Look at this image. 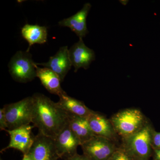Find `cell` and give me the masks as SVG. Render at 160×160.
Returning <instances> with one entry per match:
<instances>
[{
	"label": "cell",
	"instance_id": "6da1fadb",
	"mask_svg": "<svg viewBox=\"0 0 160 160\" xmlns=\"http://www.w3.org/2000/svg\"><path fill=\"white\" fill-rule=\"evenodd\" d=\"M32 123L39 132L55 139L68 124V114L49 98L35 93Z\"/></svg>",
	"mask_w": 160,
	"mask_h": 160
},
{
	"label": "cell",
	"instance_id": "7a4b0ae2",
	"mask_svg": "<svg viewBox=\"0 0 160 160\" xmlns=\"http://www.w3.org/2000/svg\"><path fill=\"white\" fill-rule=\"evenodd\" d=\"M110 120L117 133L122 139L139 131L148 121L142 112L136 108L120 111L112 116Z\"/></svg>",
	"mask_w": 160,
	"mask_h": 160
},
{
	"label": "cell",
	"instance_id": "3957f363",
	"mask_svg": "<svg viewBox=\"0 0 160 160\" xmlns=\"http://www.w3.org/2000/svg\"><path fill=\"white\" fill-rule=\"evenodd\" d=\"M153 129L149 122L139 131L122 139V145L135 160H149L152 153V134Z\"/></svg>",
	"mask_w": 160,
	"mask_h": 160
},
{
	"label": "cell",
	"instance_id": "277c9868",
	"mask_svg": "<svg viewBox=\"0 0 160 160\" xmlns=\"http://www.w3.org/2000/svg\"><path fill=\"white\" fill-rule=\"evenodd\" d=\"M8 125L12 130L32 123L33 101L32 97L25 98L3 107Z\"/></svg>",
	"mask_w": 160,
	"mask_h": 160
},
{
	"label": "cell",
	"instance_id": "5b68a950",
	"mask_svg": "<svg viewBox=\"0 0 160 160\" xmlns=\"http://www.w3.org/2000/svg\"><path fill=\"white\" fill-rule=\"evenodd\" d=\"M36 64L28 51H19L9 63V71L12 78L21 83L30 82L37 77Z\"/></svg>",
	"mask_w": 160,
	"mask_h": 160
},
{
	"label": "cell",
	"instance_id": "8992f818",
	"mask_svg": "<svg viewBox=\"0 0 160 160\" xmlns=\"http://www.w3.org/2000/svg\"><path fill=\"white\" fill-rule=\"evenodd\" d=\"M81 146L83 154L90 160H109L118 147L115 142L95 135Z\"/></svg>",
	"mask_w": 160,
	"mask_h": 160
},
{
	"label": "cell",
	"instance_id": "52a82bcc",
	"mask_svg": "<svg viewBox=\"0 0 160 160\" xmlns=\"http://www.w3.org/2000/svg\"><path fill=\"white\" fill-rule=\"evenodd\" d=\"M27 154L33 160H58V154L54 140L38 132Z\"/></svg>",
	"mask_w": 160,
	"mask_h": 160
},
{
	"label": "cell",
	"instance_id": "ba28073f",
	"mask_svg": "<svg viewBox=\"0 0 160 160\" xmlns=\"http://www.w3.org/2000/svg\"><path fill=\"white\" fill-rule=\"evenodd\" d=\"M34 126L30 125L22 126L12 130L7 129L10 136V142L8 146L2 150L1 152L9 149H17L27 154L34 142L35 137L32 134V129Z\"/></svg>",
	"mask_w": 160,
	"mask_h": 160
},
{
	"label": "cell",
	"instance_id": "9c48e42d",
	"mask_svg": "<svg viewBox=\"0 0 160 160\" xmlns=\"http://www.w3.org/2000/svg\"><path fill=\"white\" fill-rule=\"evenodd\" d=\"M55 145L60 158L70 160L77 154L79 140L69 128L68 124L54 139Z\"/></svg>",
	"mask_w": 160,
	"mask_h": 160
},
{
	"label": "cell",
	"instance_id": "30bf717a",
	"mask_svg": "<svg viewBox=\"0 0 160 160\" xmlns=\"http://www.w3.org/2000/svg\"><path fill=\"white\" fill-rule=\"evenodd\" d=\"M69 58L72 65L74 67L75 72L80 68L87 69L95 60V53L92 49L85 45L83 39L79 38L69 49Z\"/></svg>",
	"mask_w": 160,
	"mask_h": 160
},
{
	"label": "cell",
	"instance_id": "8fae6325",
	"mask_svg": "<svg viewBox=\"0 0 160 160\" xmlns=\"http://www.w3.org/2000/svg\"><path fill=\"white\" fill-rule=\"evenodd\" d=\"M69 49L67 46L61 47L54 56L49 58L48 62L36 63V64L37 66H42L50 69L57 74L62 82L72 66Z\"/></svg>",
	"mask_w": 160,
	"mask_h": 160
},
{
	"label": "cell",
	"instance_id": "7c38bea8",
	"mask_svg": "<svg viewBox=\"0 0 160 160\" xmlns=\"http://www.w3.org/2000/svg\"><path fill=\"white\" fill-rule=\"evenodd\" d=\"M89 125L94 135L116 142L119 136L110 120L102 114L93 111L88 118Z\"/></svg>",
	"mask_w": 160,
	"mask_h": 160
},
{
	"label": "cell",
	"instance_id": "4fadbf2b",
	"mask_svg": "<svg viewBox=\"0 0 160 160\" xmlns=\"http://www.w3.org/2000/svg\"><path fill=\"white\" fill-rule=\"evenodd\" d=\"M91 8L90 3H86L83 8L76 14L60 21L59 25L70 28L79 38L82 39L89 32L86 24V19Z\"/></svg>",
	"mask_w": 160,
	"mask_h": 160
},
{
	"label": "cell",
	"instance_id": "5bb4252c",
	"mask_svg": "<svg viewBox=\"0 0 160 160\" xmlns=\"http://www.w3.org/2000/svg\"><path fill=\"white\" fill-rule=\"evenodd\" d=\"M57 104L68 114L88 118L93 111L89 109L83 102L69 96L66 93L59 97Z\"/></svg>",
	"mask_w": 160,
	"mask_h": 160
},
{
	"label": "cell",
	"instance_id": "9a60e30c",
	"mask_svg": "<svg viewBox=\"0 0 160 160\" xmlns=\"http://www.w3.org/2000/svg\"><path fill=\"white\" fill-rule=\"evenodd\" d=\"M36 69L37 77L39 78L41 83L47 91L59 97L66 93L61 87L62 81L57 74L45 67L40 68L37 66Z\"/></svg>",
	"mask_w": 160,
	"mask_h": 160
},
{
	"label": "cell",
	"instance_id": "2e32d148",
	"mask_svg": "<svg viewBox=\"0 0 160 160\" xmlns=\"http://www.w3.org/2000/svg\"><path fill=\"white\" fill-rule=\"evenodd\" d=\"M67 114L69 128L79 140L81 145L94 136L87 118Z\"/></svg>",
	"mask_w": 160,
	"mask_h": 160
},
{
	"label": "cell",
	"instance_id": "e0dca14e",
	"mask_svg": "<svg viewBox=\"0 0 160 160\" xmlns=\"http://www.w3.org/2000/svg\"><path fill=\"white\" fill-rule=\"evenodd\" d=\"M47 28L45 26L38 25L26 24L22 29L23 38L29 43V48L27 51L29 52L30 48L35 44H43L47 39Z\"/></svg>",
	"mask_w": 160,
	"mask_h": 160
},
{
	"label": "cell",
	"instance_id": "ac0fdd59",
	"mask_svg": "<svg viewBox=\"0 0 160 160\" xmlns=\"http://www.w3.org/2000/svg\"><path fill=\"white\" fill-rule=\"evenodd\" d=\"M109 160H135L122 145L119 146Z\"/></svg>",
	"mask_w": 160,
	"mask_h": 160
},
{
	"label": "cell",
	"instance_id": "d6986e66",
	"mask_svg": "<svg viewBox=\"0 0 160 160\" xmlns=\"http://www.w3.org/2000/svg\"><path fill=\"white\" fill-rule=\"evenodd\" d=\"M152 149H160V132L153 130L152 134Z\"/></svg>",
	"mask_w": 160,
	"mask_h": 160
},
{
	"label": "cell",
	"instance_id": "ffe728a7",
	"mask_svg": "<svg viewBox=\"0 0 160 160\" xmlns=\"http://www.w3.org/2000/svg\"><path fill=\"white\" fill-rule=\"evenodd\" d=\"M8 128L7 121L3 108L0 109V129L1 130H7Z\"/></svg>",
	"mask_w": 160,
	"mask_h": 160
},
{
	"label": "cell",
	"instance_id": "44dd1931",
	"mask_svg": "<svg viewBox=\"0 0 160 160\" xmlns=\"http://www.w3.org/2000/svg\"><path fill=\"white\" fill-rule=\"evenodd\" d=\"M152 160H160V149H152Z\"/></svg>",
	"mask_w": 160,
	"mask_h": 160
},
{
	"label": "cell",
	"instance_id": "7402d4cb",
	"mask_svg": "<svg viewBox=\"0 0 160 160\" xmlns=\"http://www.w3.org/2000/svg\"><path fill=\"white\" fill-rule=\"evenodd\" d=\"M70 160H90L85 155L76 154Z\"/></svg>",
	"mask_w": 160,
	"mask_h": 160
},
{
	"label": "cell",
	"instance_id": "603a6c76",
	"mask_svg": "<svg viewBox=\"0 0 160 160\" xmlns=\"http://www.w3.org/2000/svg\"><path fill=\"white\" fill-rule=\"evenodd\" d=\"M22 160H33L29 154H26L23 155Z\"/></svg>",
	"mask_w": 160,
	"mask_h": 160
}]
</instances>
